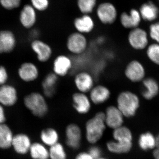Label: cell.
I'll return each instance as SVG.
<instances>
[{"mask_svg": "<svg viewBox=\"0 0 159 159\" xmlns=\"http://www.w3.org/2000/svg\"><path fill=\"white\" fill-rule=\"evenodd\" d=\"M107 127L104 111L97 112L86 122L85 138L87 142L92 145L97 144L103 137Z\"/></svg>", "mask_w": 159, "mask_h": 159, "instance_id": "cell-1", "label": "cell"}, {"mask_svg": "<svg viewBox=\"0 0 159 159\" xmlns=\"http://www.w3.org/2000/svg\"><path fill=\"white\" fill-rule=\"evenodd\" d=\"M116 106L125 118L135 116L140 106V100L137 94L130 91L120 92L116 98Z\"/></svg>", "mask_w": 159, "mask_h": 159, "instance_id": "cell-2", "label": "cell"}, {"mask_svg": "<svg viewBox=\"0 0 159 159\" xmlns=\"http://www.w3.org/2000/svg\"><path fill=\"white\" fill-rule=\"evenodd\" d=\"M25 105L35 116H45L49 110L48 105L44 95L39 93H33L24 99Z\"/></svg>", "mask_w": 159, "mask_h": 159, "instance_id": "cell-3", "label": "cell"}, {"mask_svg": "<svg viewBox=\"0 0 159 159\" xmlns=\"http://www.w3.org/2000/svg\"><path fill=\"white\" fill-rule=\"evenodd\" d=\"M66 47L71 54L75 56H80L85 53L88 48V40L85 35L75 31L68 36Z\"/></svg>", "mask_w": 159, "mask_h": 159, "instance_id": "cell-4", "label": "cell"}, {"mask_svg": "<svg viewBox=\"0 0 159 159\" xmlns=\"http://www.w3.org/2000/svg\"><path fill=\"white\" fill-rule=\"evenodd\" d=\"M96 12L99 21L104 25L113 24L118 16L116 6L110 2L100 3L96 8Z\"/></svg>", "mask_w": 159, "mask_h": 159, "instance_id": "cell-5", "label": "cell"}, {"mask_svg": "<svg viewBox=\"0 0 159 159\" xmlns=\"http://www.w3.org/2000/svg\"><path fill=\"white\" fill-rule=\"evenodd\" d=\"M74 82L78 92L86 94H88L95 85L93 75L86 70L77 72L74 75Z\"/></svg>", "mask_w": 159, "mask_h": 159, "instance_id": "cell-6", "label": "cell"}, {"mask_svg": "<svg viewBox=\"0 0 159 159\" xmlns=\"http://www.w3.org/2000/svg\"><path fill=\"white\" fill-rule=\"evenodd\" d=\"M37 12L29 3L22 5L19 13L20 24L25 29H33L37 23Z\"/></svg>", "mask_w": 159, "mask_h": 159, "instance_id": "cell-7", "label": "cell"}, {"mask_svg": "<svg viewBox=\"0 0 159 159\" xmlns=\"http://www.w3.org/2000/svg\"><path fill=\"white\" fill-rule=\"evenodd\" d=\"M71 102L75 111L81 115L88 114L91 110L93 104L88 94L78 91L72 94Z\"/></svg>", "mask_w": 159, "mask_h": 159, "instance_id": "cell-8", "label": "cell"}, {"mask_svg": "<svg viewBox=\"0 0 159 159\" xmlns=\"http://www.w3.org/2000/svg\"><path fill=\"white\" fill-rule=\"evenodd\" d=\"M128 42L134 50L140 51L148 47V34L144 29L137 28L131 29L128 35Z\"/></svg>", "mask_w": 159, "mask_h": 159, "instance_id": "cell-9", "label": "cell"}, {"mask_svg": "<svg viewBox=\"0 0 159 159\" xmlns=\"http://www.w3.org/2000/svg\"><path fill=\"white\" fill-rule=\"evenodd\" d=\"M74 66L71 57L66 54L57 55L53 62V72L58 77H65L68 75Z\"/></svg>", "mask_w": 159, "mask_h": 159, "instance_id": "cell-10", "label": "cell"}, {"mask_svg": "<svg viewBox=\"0 0 159 159\" xmlns=\"http://www.w3.org/2000/svg\"><path fill=\"white\" fill-rule=\"evenodd\" d=\"M66 144L73 150H77L80 147L82 139V130L76 123H70L65 129Z\"/></svg>", "mask_w": 159, "mask_h": 159, "instance_id": "cell-11", "label": "cell"}, {"mask_svg": "<svg viewBox=\"0 0 159 159\" xmlns=\"http://www.w3.org/2000/svg\"><path fill=\"white\" fill-rule=\"evenodd\" d=\"M124 75L130 82H140L145 79V67L139 61L134 60L129 61L125 66Z\"/></svg>", "mask_w": 159, "mask_h": 159, "instance_id": "cell-12", "label": "cell"}, {"mask_svg": "<svg viewBox=\"0 0 159 159\" xmlns=\"http://www.w3.org/2000/svg\"><path fill=\"white\" fill-rule=\"evenodd\" d=\"M104 113L107 127L113 130L123 125L125 117L116 106H108Z\"/></svg>", "mask_w": 159, "mask_h": 159, "instance_id": "cell-13", "label": "cell"}, {"mask_svg": "<svg viewBox=\"0 0 159 159\" xmlns=\"http://www.w3.org/2000/svg\"><path fill=\"white\" fill-rule=\"evenodd\" d=\"M88 94L93 104L100 105L104 104L110 99L111 92L107 86L99 84L94 85Z\"/></svg>", "mask_w": 159, "mask_h": 159, "instance_id": "cell-14", "label": "cell"}, {"mask_svg": "<svg viewBox=\"0 0 159 159\" xmlns=\"http://www.w3.org/2000/svg\"><path fill=\"white\" fill-rule=\"evenodd\" d=\"M32 50L37 55V59L41 62L48 61L53 55V50L50 45L39 39L33 40L31 43Z\"/></svg>", "mask_w": 159, "mask_h": 159, "instance_id": "cell-15", "label": "cell"}, {"mask_svg": "<svg viewBox=\"0 0 159 159\" xmlns=\"http://www.w3.org/2000/svg\"><path fill=\"white\" fill-rule=\"evenodd\" d=\"M74 26L76 31L85 35L93 31L95 24L93 18L89 15L83 14L75 19Z\"/></svg>", "mask_w": 159, "mask_h": 159, "instance_id": "cell-16", "label": "cell"}, {"mask_svg": "<svg viewBox=\"0 0 159 159\" xmlns=\"http://www.w3.org/2000/svg\"><path fill=\"white\" fill-rule=\"evenodd\" d=\"M17 93L12 86L4 84L0 87V104L5 106L10 107L16 103Z\"/></svg>", "mask_w": 159, "mask_h": 159, "instance_id": "cell-17", "label": "cell"}, {"mask_svg": "<svg viewBox=\"0 0 159 159\" xmlns=\"http://www.w3.org/2000/svg\"><path fill=\"white\" fill-rule=\"evenodd\" d=\"M140 12L135 9H132L129 13L123 12L120 16L121 25L126 29H131L138 28L141 21Z\"/></svg>", "mask_w": 159, "mask_h": 159, "instance_id": "cell-18", "label": "cell"}, {"mask_svg": "<svg viewBox=\"0 0 159 159\" xmlns=\"http://www.w3.org/2000/svg\"><path fill=\"white\" fill-rule=\"evenodd\" d=\"M16 44V38L12 31L9 30L0 31V54L11 52Z\"/></svg>", "mask_w": 159, "mask_h": 159, "instance_id": "cell-19", "label": "cell"}, {"mask_svg": "<svg viewBox=\"0 0 159 159\" xmlns=\"http://www.w3.org/2000/svg\"><path fill=\"white\" fill-rule=\"evenodd\" d=\"M19 76L26 82H31L37 79L39 70L36 66L31 62L23 63L18 70Z\"/></svg>", "mask_w": 159, "mask_h": 159, "instance_id": "cell-20", "label": "cell"}, {"mask_svg": "<svg viewBox=\"0 0 159 159\" xmlns=\"http://www.w3.org/2000/svg\"><path fill=\"white\" fill-rule=\"evenodd\" d=\"M31 145L30 138L25 134H20L13 136L11 146L15 151L20 154L29 152Z\"/></svg>", "mask_w": 159, "mask_h": 159, "instance_id": "cell-21", "label": "cell"}, {"mask_svg": "<svg viewBox=\"0 0 159 159\" xmlns=\"http://www.w3.org/2000/svg\"><path fill=\"white\" fill-rule=\"evenodd\" d=\"M145 89L142 91V96L145 99L151 100L157 96L159 93L158 83L154 78L147 77L142 80Z\"/></svg>", "mask_w": 159, "mask_h": 159, "instance_id": "cell-22", "label": "cell"}, {"mask_svg": "<svg viewBox=\"0 0 159 159\" xmlns=\"http://www.w3.org/2000/svg\"><path fill=\"white\" fill-rule=\"evenodd\" d=\"M58 78L56 74L52 72L47 74L43 80L42 86L44 95L45 97L51 98L55 95Z\"/></svg>", "mask_w": 159, "mask_h": 159, "instance_id": "cell-23", "label": "cell"}, {"mask_svg": "<svg viewBox=\"0 0 159 159\" xmlns=\"http://www.w3.org/2000/svg\"><path fill=\"white\" fill-rule=\"evenodd\" d=\"M138 142L139 148L143 151L153 150L156 147V136L150 132H145L140 135Z\"/></svg>", "mask_w": 159, "mask_h": 159, "instance_id": "cell-24", "label": "cell"}, {"mask_svg": "<svg viewBox=\"0 0 159 159\" xmlns=\"http://www.w3.org/2000/svg\"><path fill=\"white\" fill-rule=\"evenodd\" d=\"M106 147L109 152L116 154L128 153L131 150L133 142H122L111 140L107 142Z\"/></svg>", "mask_w": 159, "mask_h": 159, "instance_id": "cell-25", "label": "cell"}, {"mask_svg": "<svg viewBox=\"0 0 159 159\" xmlns=\"http://www.w3.org/2000/svg\"><path fill=\"white\" fill-rule=\"evenodd\" d=\"M140 13L143 19L152 21L156 19L159 15L158 8L152 2L143 4L140 8Z\"/></svg>", "mask_w": 159, "mask_h": 159, "instance_id": "cell-26", "label": "cell"}, {"mask_svg": "<svg viewBox=\"0 0 159 159\" xmlns=\"http://www.w3.org/2000/svg\"><path fill=\"white\" fill-rule=\"evenodd\" d=\"M40 139L43 144L50 147L59 142V134L55 129H45L41 132Z\"/></svg>", "mask_w": 159, "mask_h": 159, "instance_id": "cell-27", "label": "cell"}, {"mask_svg": "<svg viewBox=\"0 0 159 159\" xmlns=\"http://www.w3.org/2000/svg\"><path fill=\"white\" fill-rule=\"evenodd\" d=\"M13 134L6 124H0V148L7 149L11 146Z\"/></svg>", "mask_w": 159, "mask_h": 159, "instance_id": "cell-28", "label": "cell"}, {"mask_svg": "<svg viewBox=\"0 0 159 159\" xmlns=\"http://www.w3.org/2000/svg\"><path fill=\"white\" fill-rule=\"evenodd\" d=\"M113 139L115 141L119 142H133V134L127 126L122 125L113 130L112 134Z\"/></svg>", "mask_w": 159, "mask_h": 159, "instance_id": "cell-29", "label": "cell"}, {"mask_svg": "<svg viewBox=\"0 0 159 159\" xmlns=\"http://www.w3.org/2000/svg\"><path fill=\"white\" fill-rule=\"evenodd\" d=\"M29 152L32 159H49V149L42 143H32Z\"/></svg>", "mask_w": 159, "mask_h": 159, "instance_id": "cell-30", "label": "cell"}, {"mask_svg": "<svg viewBox=\"0 0 159 159\" xmlns=\"http://www.w3.org/2000/svg\"><path fill=\"white\" fill-rule=\"evenodd\" d=\"M49 152L50 159H67L65 148L60 142L50 147Z\"/></svg>", "mask_w": 159, "mask_h": 159, "instance_id": "cell-31", "label": "cell"}, {"mask_svg": "<svg viewBox=\"0 0 159 159\" xmlns=\"http://www.w3.org/2000/svg\"><path fill=\"white\" fill-rule=\"evenodd\" d=\"M77 4L83 14L89 15L97 8V0H77Z\"/></svg>", "mask_w": 159, "mask_h": 159, "instance_id": "cell-32", "label": "cell"}, {"mask_svg": "<svg viewBox=\"0 0 159 159\" xmlns=\"http://www.w3.org/2000/svg\"><path fill=\"white\" fill-rule=\"evenodd\" d=\"M147 57L151 62L159 66V44L152 43L147 47L146 50Z\"/></svg>", "mask_w": 159, "mask_h": 159, "instance_id": "cell-33", "label": "cell"}, {"mask_svg": "<svg viewBox=\"0 0 159 159\" xmlns=\"http://www.w3.org/2000/svg\"><path fill=\"white\" fill-rule=\"evenodd\" d=\"M23 0H0V6L6 11H13L22 6Z\"/></svg>", "mask_w": 159, "mask_h": 159, "instance_id": "cell-34", "label": "cell"}, {"mask_svg": "<svg viewBox=\"0 0 159 159\" xmlns=\"http://www.w3.org/2000/svg\"><path fill=\"white\" fill-rule=\"evenodd\" d=\"M29 4L38 12L46 11L50 6V0H29Z\"/></svg>", "mask_w": 159, "mask_h": 159, "instance_id": "cell-35", "label": "cell"}, {"mask_svg": "<svg viewBox=\"0 0 159 159\" xmlns=\"http://www.w3.org/2000/svg\"><path fill=\"white\" fill-rule=\"evenodd\" d=\"M149 34L152 39L159 44V22L151 25L149 27Z\"/></svg>", "mask_w": 159, "mask_h": 159, "instance_id": "cell-36", "label": "cell"}, {"mask_svg": "<svg viewBox=\"0 0 159 159\" xmlns=\"http://www.w3.org/2000/svg\"><path fill=\"white\" fill-rule=\"evenodd\" d=\"M88 152L94 159H97L101 157L102 155V151L99 146L95 145H92L89 148Z\"/></svg>", "mask_w": 159, "mask_h": 159, "instance_id": "cell-37", "label": "cell"}, {"mask_svg": "<svg viewBox=\"0 0 159 159\" xmlns=\"http://www.w3.org/2000/svg\"><path fill=\"white\" fill-rule=\"evenodd\" d=\"M8 78V74L6 69L0 66V86L5 84Z\"/></svg>", "mask_w": 159, "mask_h": 159, "instance_id": "cell-38", "label": "cell"}, {"mask_svg": "<svg viewBox=\"0 0 159 159\" xmlns=\"http://www.w3.org/2000/svg\"><path fill=\"white\" fill-rule=\"evenodd\" d=\"M75 159H94L88 152H82L77 154Z\"/></svg>", "mask_w": 159, "mask_h": 159, "instance_id": "cell-39", "label": "cell"}, {"mask_svg": "<svg viewBox=\"0 0 159 159\" xmlns=\"http://www.w3.org/2000/svg\"><path fill=\"white\" fill-rule=\"evenodd\" d=\"M156 147L153 150L152 155L154 159H159V134L156 136Z\"/></svg>", "mask_w": 159, "mask_h": 159, "instance_id": "cell-40", "label": "cell"}, {"mask_svg": "<svg viewBox=\"0 0 159 159\" xmlns=\"http://www.w3.org/2000/svg\"><path fill=\"white\" fill-rule=\"evenodd\" d=\"M6 121V116L3 106L0 104V124H2Z\"/></svg>", "mask_w": 159, "mask_h": 159, "instance_id": "cell-41", "label": "cell"}, {"mask_svg": "<svg viewBox=\"0 0 159 159\" xmlns=\"http://www.w3.org/2000/svg\"><path fill=\"white\" fill-rule=\"evenodd\" d=\"M39 35V31L36 29H31V31H30V37L32 39L34 40L38 39L37 37Z\"/></svg>", "mask_w": 159, "mask_h": 159, "instance_id": "cell-42", "label": "cell"}, {"mask_svg": "<svg viewBox=\"0 0 159 159\" xmlns=\"http://www.w3.org/2000/svg\"><path fill=\"white\" fill-rule=\"evenodd\" d=\"M97 159H108L106 158L103 157H101Z\"/></svg>", "mask_w": 159, "mask_h": 159, "instance_id": "cell-43", "label": "cell"}]
</instances>
